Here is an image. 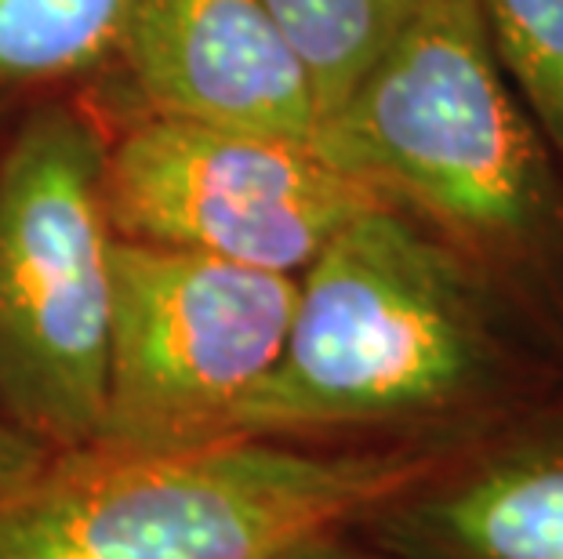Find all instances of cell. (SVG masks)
I'll list each match as a JSON object with an SVG mask.
<instances>
[{
	"mask_svg": "<svg viewBox=\"0 0 563 559\" xmlns=\"http://www.w3.org/2000/svg\"><path fill=\"white\" fill-rule=\"evenodd\" d=\"M462 444L225 436L164 455L55 458L0 502V559H280L313 534L361 527Z\"/></svg>",
	"mask_w": 563,
	"mask_h": 559,
	"instance_id": "cell-2",
	"label": "cell"
},
{
	"mask_svg": "<svg viewBox=\"0 0 563 559\" xmlns=\"http://www.w3.org/2000/svg\"><path fill=\"white\" fill-rule=\"evenodd\" d=\"M280 559H397V556L375 549L371 541H353L345 530H328V534H313V538L298 541L295 549H287Z\"/></svg>",
	"mask_w": 563,
	"mask_h": 559,
	"instance_id": "cell-13",
	"label": "cell"
},
{
	"mask_svg": "<svg viewBox=\"0 0 563 559\" xmlns=\"http://www.w3.org/2000/svg\"><path fill=\"white\" fill-rule=\"evenodd\" d=\"M52 461H55L52 450L30 429H22L4 407V400H0V502L26 491L30 483H37L52 469Z\"/></svg>",
	"mask_w": 563,
	"mask_h": 559,
	"instance_id": "cell-12",
	"label": "cell"
},
{
	"mask_svg": "<svg viewBox=\"0 0 563 559\" xmlns=\"http://www.w3.org/2000/svg\"><path fill=\"white\" fill-rule=\"evenodd\" d=\"M512 382L517 360L481 266L404 208L378 204L298 272L284 349L230 436L462 444Z\"/></svg>",
	"mask_w": 563,
	"mask_h": 559,
	"instance_id": "cell-1",
	"label": "cell"
},
{
	"mask_svg": "<svg viewBox=\"0 0 563 559\" xmlns=\"http://www.w3.org/2000/svg\"><path fill=\"white\" fill-rule=\"evenodd\" d=\"M495 58L563 153V0H476Z\"/></svg>",
	"mask_w": 563,
	"mask_h": 559,
	"instance_id": "cell-11",
	"label": "cell"
},
{
	"mask_svg": "<svg viewBox=\"0 0 563 559\" xmlns=\"http://www.w3.org/2000/svg\"><path fill=\"white\" fill-rule=\"evenodd\" d=\"M113 236L99 135L33 116L0 164V400L55 458L99 433Z\"/></svg>",
	"mask_w": 563,
	"mask_h": 559,
	"instance_id": "cell-4",
	"label": "cell"
},
{
	"mask_svg": "<svg viewBox=\"0 0 563 559\" xmlns=\"http://www.w3.org/2000/svg\"><path fill=\"white\" fill-rule=\"evenodd\" d=\"M135 0H0V85L99 66L124 41Z\"/></svg>",
	"mask_w": 563,
	"mask_h": 559,
	"instance_id": "cell-9",
	"label": "cell"
},
{
	"mask_svg": "<svg viewBox=\"0 0 563 559\" xmlns=\"http://www.w3.org/2000/svg\"><path fill=\"white\" fill-rule=\"evenodd\" d=\"M309 69L320 116L334 110L386 44L404 0H258Z\"/></svg>",
	"mask_w": 563,
	"mask_h": 559,
	"instance_id": "cell-10",
	"label": "cell"
},
{
	"mask_svg": "<svg viewBox=\"0 0 563 559\" xmlns=\"http://www.w3.org/2000/svg\"><path fill=\"white\" fill-rule=\"evenodd\" d=\"M106 396L84 455H164L230 436L284 349L298 277L113 236Z\"/></svg>",
	"mask_w": 563,
	"mask_h": 559,
	"instance_id": "cell-5",
	"label": "cell"
},
{
	"mask_svg": "<svg viewBox=\"0 0 563 559\" xmlns=\"http://www.w3.org/2000/svg\"><path fill=\"white\" fill-rule=\"evenodd\" d=\"M309 146L473 261L520 266L556 230L545 146L476 0H404L375 63L320 116Z\"/></svg>",
	"mask_w": 563,
	"mask_h": 559,
	"instance_id": "cell-3",
	"label": "cell"
},
{
	"mask_svg": "<svg viewBox=\"0 0 563 559\" xmlns=\"http://www.w3.org/2000/svg\"><path fill=\"white\" fill-rule=\"evenodd\" d=\"M356 530L397 559H563V414L465 439Z\"/></svg>",
	"mask_w": 563,
	"mask_h": 559,
	"instance_id": "cell-8",
	"label": "cell"
},
{
	"mask_svg": "<svg viewBox=\"0 0 563 559\" xmlns=\"http://www.w3.org/2000/svg\"><path fill=\"white\" fill-rule=\"evenodd\" d=\"M117 52L153 116L313 142V80L258 0H135Z\"/></svg>",
	"mask_w": 563,
	"mask_h": 559,
	"instance_id": "cell-7",
	"label": "cell"
},
{
	"mask_svg": "<svg viewBox=\"0 0 563 559\" xmlns=\"http://www.w3.org/2000/svg\"><path fill=\"white\" fill-rule=\"evenodd\" d=\"M389 204L306 142L150 116L106 157L117 236L298 277L342 225Z\"/></svg>",
	"mask_w": 563,
	"mask_h": 559,
	"instance_id": "cell-6",
	"label": "cell"
}]
</instances>
